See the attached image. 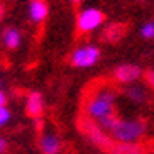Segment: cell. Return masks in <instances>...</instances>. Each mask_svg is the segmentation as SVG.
Wrapping results in <instances>:
<instances>
[{"label":"cell","instance_id":"3957f363","mask_svg":"<svg viewBox=\"0 0 154 154\" xmlns=\"http://www.w3.org/2000/svg\"><path fill=\"white\" fill-rule=\"evenodd\" d=\"M80 127H82V132L85 134V137L90 140L93 146H97L98 149L107 151L109 152L110 146L113 144V140L110 139V136L105 131L100 129V125L95 122V120H90V119H82L80 120Z\"/></svg>","mask_w":154,"mask_h":154},{"label":"cell","instance_id":"277c9868","mask_svg":"<svg viewBox=\"0 0 154 154\" xmlns=\"http://www.w3.org/2000/svg\"><path fill=\"white\" fill-rule=\"evenodd\" d=\"M100 48L95 44H83L80 48L71 53V58H69V63L75 66V68H82V69H86V68H91L95 66L97 63L100 61Z\"/></svg>","mask_w":154,"mask_h":154},{"label":"cell","instance_id":"30bf717a","mask_svg":"<svg viewBox=\"0 0 154 154\" xmlns=\"http://www.w3.org/2000/svg\"><path fill=\"white\" fill-rule=\"evenodd\" d=\"M144 142H113L109 154H146Z\"/></svg>","mask_w":154,"mask_h":154},{"label":"cell","instance_id":"6da1fadb","mask_svg":"<svg viewBox=\"0 0 154 154\" xmlns=\"http://www.w3.org/2000/svg\"><path fill=\"white\" fill-rule=\"evenodd\" d=\"M115 102L117 93L110 85H102L91 91L85 100V113L90 120H102V119L115 113Z\"/></svg>","mask_w":154,"mask_h":154},{"label":"cell","instance_id":"4fadbf2b","mask_svg":"<svg viewBox=\"0 0 154 154\" xmlns=\"http://www.w3.org/2000/svg\"><path fill=\"white\" fill-rule=\"evenodd\" d=\"M125 97L131 100L132 103H144L146 100H147V91L142 85H136V83H132L125 88Z\"/></svg>","mask_w":154,"mask_h":154},{"label":"cell","instance_id":"ba28073f","mask_svg":"<svg viewBox=\"0 0 154 154\" xmlns=\"http://www.w3.org/2000/svg\"><path fill=\"white\" fill-rule=\"evenodd\" d=\"M26 113L31 119H41L44 113V98L39 91H31L26 98Z\"/></svg>","mask_w":154,"mask_h":154},{"label":"cell","instance_id":"2e32d148","mask_svg":"<svg viewBox=\"0 0 154 154\" xmlns=\"http://www.w3.org/2000/svg\"><path fill=\"white\" fill-rule=\"evenodd\" d=\"M7 147H9V142L4 136H0V154H5L7 152Z\"/></svg>","mask_w":154,"mask_h":154},{"label":"cell","instance_id":"5b68a950","mask_svg":"<svg viewBox=\"0 0 154 154\" xmlns=\"http://www.w3.org/2000/svg\"><path fill=\"white\" fill-rule=\"evenodd\" d=\"M105 14L97 7H86L83 9L76 17V29L82 34H88L103 26Z\"/></svg>","mask_w":154,"mask_h":154},{"label":"cell","instance_id":"5bb4252c","mask_svg":"<svg viewBox=\"0 0 154 154\" xmlns=\"http://www.w3.org/2000/svg\"><path fill=\"white\" fill-rule=\"evenodd\" d=\"M139 34H140V37L142 39H152L154 37V22L152 20H147V22H144L142 26H140V29H139Z\"/></svg>","mask_w":154,"mask_h":154},{"label":"cell","instance_id":"8992f818","mask_svg":"<svg viewBox=\"0 0 154 154\" xmlns=\"http://www.w3.org/2000/svg\"><path fill=\"white\" fill-rule=\"evenodd\" d=\"M144 76V71L139 64L134 63H124L119 64L115 71H113V78L115 82L122 83V85H132V83H137L140 78Z\"/></svg>","mask_w":154,"mask_h":154},{"label":"cell","instance_id":"e0dca14e","mask_svg":"<svg viewBox=\"0 0 154 154\" xmlns=\"http://www.w3.org/2000/svg\"><path fill=\"white\" fill-rule=\"evenodd\" d=\"M146 78H147V83H149V86H152V83H154V75H152V69H149V71L146 73Z\"/></svg>","mask_w":154,"mask_h":154},{"label":"cell","instance_id":"8fae6325","mask_svg":"<svg viewBox=\"0 0 154 154\" xmlns=\"http://www.w3.org/2000/svg\"><path fill=\"white\" fill-rule=\"evenodd\" d=\"M2 44H4L5 49H10V51H15L19 49V46L22 44V34L17 27H5L4 32H2Z\"/></svg>","mask_w":154,"mask_h":154},{"label":"cell","instance_id":"9a60e30c","mask_svg":"<svg viewBox=\"0 0 154 154\" xmlns=\"http://www.w3.org/2000/svg\"><path fill=\"white\" fill-rule=\"evenodd\" d=\"M12 119V112L7 109V105H0V127H5Z\"/></svg>","mask_w":154,"mask_h":154},{"label":"cell","instance_id":"9c48e42d","mask_svg":"<svg viewBox=\"0 0 154 154\" xmlns=\"http://www.w3.org/2000/svg\"><path fill=\"white\" fill-rule=\"evenodd\" d=\"M49 15V7L46 0H31L29 2V19L32 24H42Z\"/></svg>","mask_w":154,"mask_h":154},{"label":"cell","instance_id":"52a82bcc","mask_svg":"<svg viewBox=\"0 0 154 154\" xmlns=\"http://www.w3.org/2000/svg\"><path fill=\"white\" fill-rule=\"evenodd\" d=\"M39 149L42 154H61L64 151V142L54 131H44L39 137Z\"/></svg>","mask_w":154,"mask_h":154},{"label":"cell","instance_id":"ffe728a7","mask_svg":"<svg viewBox=\"0 0 154 154\" xmlns=\"http://www.w3.org/2000/svg\"><path fill=\"white\" fill-rule=\"evenodd\" d=\"M73 4H80V2H82V0H71Z\"/></svg>","mask_w":154,"mask_h":154},{"label":"cell","instance_id":"ac0fdd59","mask_svg":"<svg viewBox=\"0 0 154 154\" xmlns=\"http://www.w3.org/2000/svg\"><path fill=\"white\" fill-rule=\"evenodd\" d=\"M7 103V95H5L4 90H0V105H5Z\"/></svg>","mask_w":154,"mask_h":154},{"label":"cell","instance_id":"7a4b0ae2","mask_svg":"<svg viewBox=\"0 0 154 154\" xmlns=\"http://www.w3.org/2000/svg\"><path fill=\"white\" fill-rule=\"evenodd\" d=\"M147 125L140 119H119L110 129L109 136L113 142H142Z\"/></svg>","mask_w":154,"mask_h":154},{"label":"cell","instance_id":"7c38bea8","mask_svg":"<svg viewBox=\"0 0 154 154\" xmlns=\"http://www.w3.org/2000/svg\"><path fill=\"white\" fill-rule=\"evenodd\" d=\"M125 36V26L120 22H112L109 24L107 27H105L103 31V37L107 42H112V44H115V42H119L122 37Z\"/></svg>","mask_w":154,"mask_h":154},{"label":"cell","instance_id":"d6986e66","mask_svg":"<svg viewBox=\"0 0 154 154\" xmlns=\"http://www.w3.org/2000/svg\"><path fill=\"white\" fill-rule=\"evenodd\" d=\"M4 15H5V7L2 4H0V22H2V19H4Z\"/></svg>","mask_w":154,"mask_h":154}]
</instances>
